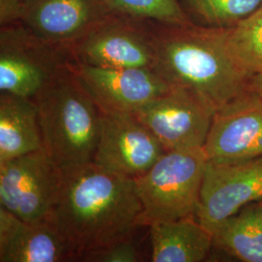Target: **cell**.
Segmentation results:
<instances>
[{
	"mask_svg": "<svg viewBox=\"0 0 262 262\" xmlns=\"http://www.w3.org/2000/svg\"><path fill=\"white\" fill-rule=\"evenodd\" d=\"M62 172L60 195L49 221L74 258L125 239L143 225V207L132 177L94 162Z\"/></svg>",
	"mask_w": 262,
	"mask_h": 262,
	"instance_id": "6da1fadb",
	"label": "cell"
},
{
	"mask_svg": "<svg viewBox=\"0 0 262 262\" xmlns=\"http://www.w3.org/2000/svg\"><path fill=\"white\" fill-rule=\"evenodd\" d=\"M154 69L170 85L193 91L216 109L248 90L249 78L227 46L225 28L151 20Z\"/></svg>",
	"mask_w": 262,
	"mask_h": 262,
	"instance_id": "7a4b0ae2",
	"label": "cell"
},
{
	"mask_svg": "<svg viewBox=\"0 0 262 262\" xmlns=\"http://www.w3.org/2000/svg\"><path fill=\"white\" fill-rule=\"evenodd\" d=\"M37 105L43 147L61 170L93 162L101 112L66 64L33 99Z\"/></svg>",
	"mask_w": 262,
	"mask_h": 262,
	"instance_id": "3957f363",
	"label": "cell"
},
{
	"mask_svg": "<svg viewBox=\"0 0 262 262\" xmlns=\"http://www.w3.org/2000/svg\"><path fill=\"white\" fill-rule=\"evenodd\" d=\"M207 162L203 148L165 150L148 171L134 177L142 225L195 215Z\"/></svg>",
	"mask_w": 262,
	"mask_h": 262,
	"instance_id": "277c9868",
	"label": "cell"
},
{
	"mask_svg": "<svg viewBox=\"0 0 262 262\" xmlns=\"http://www.w3.org/2000/svg\"><path fill=\"white\" fill-rule=\"evenodd\" d=\"M71 61L21 21L0 26V92L34 99Z\"/></svg>",
	"mask_w": 262,
	"mask_h": 262,
	"instance_id": "5b68a950",
	"label": "cell"
},
{
	"mask_svg": "<svg viewBox=\"0 0 262 262\" xmlns=\"http://www.w3.org/2000/svg\"><path fill=\"white\" fill-rule=\"evenodd\" d=\"M71 60L104 68H151V20L112 12L69 49Z\"/></svg>",
	"mask_w": 262,
	"mask_h": 262,
	"instance_id": "8992f818",
	"label": "cell"
},
{
	"mask_svg": "<svg viewBox=\"0 0 262 262\" xmlns=\"http://www.w3.org/2000/svg\"><path fill=\"white\" fill-rule=\"evenodd\" d=\"M62 182V170L44 149L0 162V206L26 222L49 221Z\"/></svg>",
	"mask_w": 262,
	"mask_h": 262,
	"instance_id": "52a82bcc",
	"label": "cell"
},
{
	"mask_svg": "<svg viewBox=\"0 0 262 262\" xmlns=\"http://www.w3.org/2000/svg\"><path fill=\"white\" fill-rule=\"evenodd\" d=\"M216 107L193 91L171 86L135 116L165 150L202 149Z\"/></svg>",
	"mask_w": 262,
	"mask_h": 262,
	"instance_id": "ba28073f",
	"label": "cell"
},
{
	"mask_svg": "<svg viewBox=\"0 0 262 262\" xmlns=\"http://www.w3.org/2000/svg\"><path fill=\"white\" fill-rule=\"evenodd\" d=\"M203 150L212 163L262 157V98L246 90L216 109Z\"/></svg>",
	"mask_w": 262,
	"mask_h": 262,
	"instance_id": "9c48e42d",
	"label": "cell"
},
{
	"mask_svg": "<svg viewBox=\"0 0 262 262\" xmlns=\"http://www.w3.org/2000/svg\"><path fill=\"white\" fill-rule=\"evenodd\" d=\"M80 82L102 114L135 115L171 89L151 68H104L72 61Z\"/></svg>",
	"mask_w": 262,
	"mask_h": 262,
	"instance_id": "30bf717a",
	"label": "cell"
},
{
	"mask_svg": "<svg viewBox=\"0 0 262 262\" xmlns=\"http://www.w3.org/2000/svg\"><path fill=\"white\" fill-rule=\"evenodd\" d=\"M262 199V157L236 163L207 162L195 216L210 230Z\"/></svg>",
	"mask_w": 262,
	"mask_h": 262,
	"instance_id": "8fae6325",
	"label": "cell"
},
{
	"mask_svg": "<svg viewBox=\"0 0 262 262\" xmlns=\"http://www.w3.org/2000/svg\"><path fill=\"white\" fill-rule=\"evenodd\" d=\"M164 152L160 142L135 115L101 113L95 164L134 178L148 171Z\"/></svg>",
	"mask_w": 262,
	"mask_h": 262,
	"instance_id": "7c38bea8",
	"label": "cell"
},
{
	"mask_svg": "<svg viewBox=\"0 0 262 262\" xmlns=\"http://www.w3.org/2000/svg\"><path fill=\"white\" fill-rule=\"evenodd\" d=\"M112 12L105 0H26L21 23L48 43L69 52Z\"/></svg>",
	"mask_w": 262,
	"mask_h": 262,
	"instance_id": "4fadbf2b",
	"label": "cell"
},
{
	"mask_svg": "<svg viewBox=\"0 0 262 262\" xmlns=\"http://www.w3.org/2000/svg\"><path fill=\"white\" fill-rule=\"evenodd\" d=\"M75 259L50 221L29 223L0 206V262H60Z\"/></svg>",
	"mask_w": 262,
	"mask_h": 262,
	"instance_id": "5bb4252c",
	"label": "cell"
},
{
	"mask_svg": "<svg viewBox=\"0 0 262 262\" xmlns=\"http://www.w3.org/2000/svg\"><path fill=\"white\" fill-rule=\"evenodd\" d=\"M151 261L201 262L213 248L212 232L195 215L150 225Z\"/></svg>",
	"mask_w": 262,
	"mask_h": 262,
	"instance_id": "9a60e30c",
	"label": "cell"
},
{
	"mask_svg": "<svg viewBox=\"0 0 262 262\" xmlns=\"http://www.w3.org/2000/svg\"><path fill=\"white\" fill-rule=\"evenodd\" d=\"M44 149L33 99L0 94V162Z\"/></svg>",
	"mask_w": 262,
	"mask_h": 262,
	"instance_id": "2e32d148",
	"label": "cell"
},
{
	"mask_svg": "<svg viewBox=\"0 0 262 262\" xmlns=\"http://www.w3.org/2000/svg\"><path fill=\"white\" fill-rule=\"evenodd\" d=\"M213 248L235 260L262 262V199L213 226Z\"/></svg>",
	"mask_w": 262,
	"mask_h": 262,
	"instance_id": "e0dca14e",
	"label": "cell"
},
{
	"mask_svg": "<svg viewBox=\"0 0 262 262\" xmlns=\"http://www.w3.org/2000/svg\"><path fill=\"white\" fill-rule=\"evenodd\" d=\"M225 37L235 62L249 79L262 71V6L234 27Z\"/></svg>",
	"mask_w": 262,
	"mask_h": 262,
	"instance_id": "ac0fdd59",
	"label": "cell"
},
{
	"mask_svg": "<svg viewBox=\"0 0 262 262\" xmlns=\"http://www.w3.org/2000/svg\"><path fill=\"white\" fill-rule=\"evenodd\" d=\"M191 19L202 26L232 28L262 6V0H182Z\"/></svg>",
	"mask_w": 262,
	"mask_h": 262,
	"instance_id": "d6986e66",
	"label": "cell"
},
{
	"mask_svg": "<svg viewBox=\"0 0 262 262\" xmlns=\"http://www.w3.org/2000/svg\"><path fill=\"white\" fill-rule=\"evenodd\" d=\"M113 12L165 25L194 24L181 0H105Z\"/></svg>",
	"mask_w": 262,
	"mask_h": 262,
	"instance_id": "ffe728a7",
	"label": "cell"
},
{
	"mask_svg": "<svg viewBox=\"0 0 262 262\" xmlns=\"http://www.w3.org/2000/svg\"><path fill=\"white\" fill-rule=\"evenodd\" d=\"M81 260L94 262H136L139 261V251L136 244L132 240L131 236H129L119 242L84 254Z\"/></svg>",
	"mask_w": 262,
	"mask_h": 262,
	"instance_id": "44dd1931",
	"label": "cell"
},
{
	"mask_svg": "<svg viewBox=\"0 0 262 262\" xmlns=\"http://www.w3.org/2000/svg\"><path fill=\"white\" fill-rule=\"evenodd\" d=\"M26 0H0V26L21 21Z\"/></svg>",
	"mask_w": 262,
	"mask_h": 262,
	"instance_id": "7402d4cb",
	"label": "cell"
},
{
	"mask_svg": "<svg viewBox=\"0 0 262 262\" xmlns=\"http://www.w3.org/2000/svg\"><path fill=\"white\" fill-rule=\"evenodd\" d=\"M248 89L262 98V71L250 77Z\"/></svg>",
	"mask_w": 262,
	"mask_h": 262,
	"instance_id": "603a6c76",
	"label": "cell"
}]
</instances>
